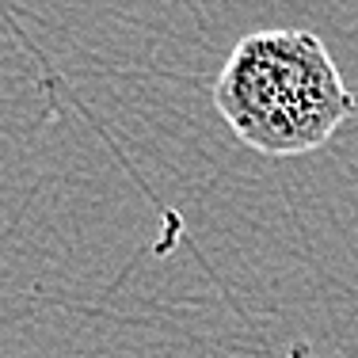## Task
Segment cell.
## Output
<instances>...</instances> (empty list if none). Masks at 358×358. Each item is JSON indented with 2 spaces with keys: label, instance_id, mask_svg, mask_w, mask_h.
<instances>
[{
  "label": "cell",
  "instance_id": "cell-1",
  "mask_svg": "<svg viewBox=\"0 0 358 358\" xmlns=\"http://www.w3.org/2000/svg\"><path fill=\"white\" fill-rule=\"evenodd\" d=\"M214 107L255 152L301 157L331 141L355 96L313 31H255L229 54Z\"/></svg>",
  "mask_w": 358,
  "mask_h": 358
}]
</instances>
